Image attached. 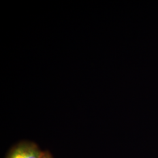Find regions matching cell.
Listing matches in <instances>:
<instances>
[{"instance_id": "7a4b0ae2", "label": "cell", "mask_w": 158, "mask_h": 158, "mask_svg": "<svg viewBox=\"0 0 158 158\" xmlns=\"http://www.w3.org/2000/svg\"><path fill=\"white\" fill-rule=\"evenodd\" d=\"M53 158V156L52 155L51 152L48 151H44L43 153V155H42L41 158Z\"/></svg>"}, {"instance_id": "6da1fadb", "label": "cell", "mask_w": 158, "mask_h": 158, "mask_svg": "<svg viewBox=\"0 0 158 158\" xmlns=\"http://www.w3.org/2000/svg\"><path fill=\"white\" fill-rule=\"evenodd\" d=\"M43 153L36 143L23 141L12 147L6 158H40Z\"/></svg>"}]
</instances>
